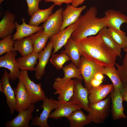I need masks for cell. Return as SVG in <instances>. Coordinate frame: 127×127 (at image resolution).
Returning <instances> with one entry per match:
<instances>
[{
  "mask_svg": "<svg viewBox=\"0 0 127 127\" xmlns=\"http://www.w3.org/2000/svg\"><path fill=\"white\" fill-rule=\"evenodd\" d=\"M102 73L107 76L112 81L116 91L121 92L124 86L115 67H104Z\"/></svg>",
  "mask_w": 127,
  "mask_h": 127,
  "instance_id": "f1b7e54d",
  "label": "cell"
},
{
  "mask_svg": "<svg viewBox=\"0 0 127 127\" xmlns=\"http://www.w3.org/2000/svg\"><path fill=\"white\" fill-rule=\"evenodd\" d=\"M108 30L111 37L119 47L123 49L127 47V36L126 33L111 27L108 28Z\"/></svg>",
  "mask_w": 127,
  "mask_h": 127,
  "instance_id": "4dcf8cb0",
  "label": "cell"
},
{
  "mask_svg": "<svg viewBox=\"0 0 127 127\" xmlns=\"http://www.w3.org/2000/svg\"><path fill=\"white\" fill-rule=\"evenodd\" d=\"M97 10L91 7L83 15H80L75 23L74 30L71 35L74 40L82 39L98 33L103 28L107 27L105 23V16H97Z\"/></svg>",
  "mask_w": 127,
  "mask_h": 127,
  "instance_id": "7a4b0ae2",
  "label": "cell"
},
{
  "mask_svg": "<svg viewBox=\"0 0 127 127\" xmlns=\"http://www.w3.org/2000/svg\"><path fill=\"white\" fill-rule=\"evenodd\" d=\"M52 4L48 8L44 9H40L31 16L29 22V24L31 25L38 26L40 24L45 22L52 14L55 6Z\"/></svg>",
  "mask_w": 127,
  "mask_h": 127,
  "instance_id": "83f0119b",
  "label": "cell"
},
{
  "mask_svg": "<svg viewBox=\"0 0 127 127\" xmlns=\"http://www.w3.org/2000/svg\"><path fill=\"white\" fill-rule=\"evenodd\" d=\"M114 89L112 83L92 87L88 90V98L90 103H94L103 100Z\"/></svg>",
  "mask_w": 127,
  "mask_h": 127,
  "instance_id": "d6986e66",
  "label": "cell"
},
{
  "mask_svg": "<svg viewBox=\"0 0 127 127\" xmlns=\"http://www.w3.org/2000/svg\"><path fill=\"white\" fill-rule=\"evenodd\" d=\"M102 81L98 80L93 78L90 82L91 88L92 87H97L100 85Z\"/></svg>",
  "mask_w": 127,
  "mask_h": 127,
  "instance_id": "74e56055",
  "label": "cell"
},
{
  "mask_svg": "<svg viewBox=\"0 0 127 127\" xmlns=\"http://www.w3.org/2000/svg\"><path fill=\"white\" fill-rule=\"evenodd\" d=\"M38 59V54L33 52L27 56L20 57L16 60L21 70L32 71H34Z\"/></svg>",
  "mask_w": 127,
  "mask_h": 127,
  "instance_id": "4316f807",
  "label": "cell"
},
{
  "mask_svg": "<svg viewBox=\"0 0 127 127\" xmlns=\"http://www.w3.org/2000/svg\"><path fill=\"white\" fill-rule=\"evenodd\" d=\"M121 92L123 101L127 102V85L124 87Z\"/></svg>",
  "mask_w": 127,
  "mask_h": 127,
  "instance_id": "f35d334b",
  "label": "cell"
},
{
  "mask_svg": "<svg viewBox=\"0 0 127 127\" xmlns=\"http://www.w3.org/2000/svg\"><path fill=\"white\" fill-rule=\"evenodd\" d=\"M22 20V23L21 24H19L17 21L15 22L16 31L12 36L14 41L29 36L43 29L42 26H34L27 24L24 17Z\"/></svg>",
  "mask_w": 127,
  "mask_h": 127,
  "instance_id": "ffe728a7",
  "label": "cell"
},
{
  "mask_svg": "<svg viewBox=\"0 0 127 127\" xmlns=\"http://www.w3.org/2000/svg\"><path fill=\"white\" fill-rule=\"evenodd\" d=\"M64 46L65 49L61 53L67 55L72 62L79 68L82 56L75 41L71 37Z\"/></svg>",
  "mask_w": 127,
  "mask_h": 127,
  "instance_id": "603a6c76",
  "label": "cell"
},
{
  "mask_svg": "<svg viewBox=\"0 0 127 127\" xmlns=\"http://www.w3.org/2000/svg\"><path fill=\"white\" fill-rule=\"evenodd\" d=\"M62 69L64 73V79L68 80L74 78L83 80V78L79 68L71 62L63 67Z\"/></svg>",
  "mask_w": 127,
  "mask_h": 127,
  "instance_id": "1f68e13d",
  "label": "cell"
},
{
  "mask_svg": "<svg viewBox=\"0 0 127 127\" xmlns=\"http://www.w3.org/2000/svg\"><path fill=\"white\" fill-rule=\"evenodd\" d=\"M81 109L74 111L67 118L70 127H83L91 122L87 115L85 114Z\"/></svg>",
  "mask_w": 127,
  "mask_h": 127,
  "instance_id": "cb8c5ba5",
  "label": "cell"
},
{
  "mask_svg": "<svg viewBox=\"0 0 127 127\" xmlns=\"http://www.w3.org/2000/svg\"><path fill=\"white\" fill-rule=\"evenodd\" d=\"M52 47V43L50 41L45 48L38 54L39 62L34 71L37 79H40L45 73V68L51 56Z\"/></svg>",
  "mask_w": 127,
  "mask_h": 127,
  "instance_id": "5bb4252c",
  "label": "cell"
},
{
  "mask_svg": "<svg viewBox=\"0 0 127 127\" xmlns=\"http://www.w3.org/2000/svg\"><path fill=\"white\" fill-rule=\"evenodd\" d=\"M18 79L24 83L26 90L33 103L43 101L47 97L40 83H36L29 78L28 71L21 70Z\"/></svg>",
  "mask_w": 127,
  "mask_h": 127,
  "instance_id": "277c9868",
  "label": "cell"
},
{
  "mask_svg": "<svg viewBox=\"0 0 127 127\" xmlns=\"http://www.w3.org/2000/svg\"><path fill=\"white\" fill-rule=\"evenodd\" d=\"M43 101L41 107L43 108V110L39 116L36 115L33 118L31 124L41 127H49L47 121L51 112L65 102L47 97Z\"/></svg>",
  "mask_w": 127,
  "mask_h": 127,
  "instance_id": "8992f818",
  "label": "cell"
},
{
  "mask_svg": "<svg viewBox=\"0 0 127 127\" xmlns=\"http://www.w3.org/2000/svg\"><path fill=\"white\" fill-rule=\"evenodd\" d=\"M99 33L101 35L104 44L108 49L118 56L121 58V49L114 41L109 33L108 28L105 27L103 28Z\"/></svg>",
  "mask_w": 127,
  "mask_h": 127,
  "instance_id": "f546056e",
  "label": "cell"
},
{
  "mask_svg": "<svg viewBox=\"0 0 127 127\" xmlns=\"http://www.w3.org/2000/svg\"><path fill=\"white\" fill-rule=\"evenodd\" d=\"M104 67L99 64L93 60L82 56L79 68L85 84L88 90L91 88L90 82L97 73H102Z\"/></svg>",
  "mask_w": 127,
  "mask_h": 127,
  "instance_id": "5b68a950",
  "label": "cell"
},
{
  "mask_svg": "<svg viewBox=\"0 0 127 127\" xmlns=\"http://www.w3.org/2000/svg\"><path fill=\"white\" fill-rule=\"evenodd\" d=\"M70 60L71 59L67 55L62 53L58 54H52L50 59V62L57 70L63 69L64 64Z\"/></svg>",
  "mask_w": 127,
  "mask_h": 127,
  "instance_id": "d6a6232c",
  "label": "cell"
},
{
  "mask_svg": "<svg viewBox=\"0 0 127 127\" xmlns=\"http://www.w3.org/2000/svg\"><path fill=\"white\" fill-rule=\"evenodd\" d=\"M74 26V23L70 25L66 28L60 30L50 38V41L52 43V49H54L52 54L58 52L66 44L71 36Z\"/></svg>",
  "mask_w": 127,
  "mask_h": 127,
  "instance_id": "4fadbf2b",
  "label": "cell"
},
{
  "mask_svg": "<svg viewBox=\"0 0 127 127\" xmlns=\"http://www.w3.org/2000/svg\"><path fill=\"white\" fill-rule=\"evenodd\" d=\"M103 75L101 73H98L95 74L94 78L98 80L103 81L104 78Z\"/></svg>",
  "mask_w": 127,
  "mask_h": 127,
  "instance_id": "60d3db41",
  "label": "cell"
},
{
  "mask_svg": "<svg viewBox=\"0 0 127 127\" xmlns=\"http://www.w3.org/2000/svg\"><path fill=\"white\" fill-rule=\"evenodd\" d=\"M63 9L57 10L49 17L42 26L44 32L50 38L60 31L63 23L62 13Z\"/></svg>",
  "mask_w": 127,
  "mask_h": 127,
  "instance_id": "8fae6325",
  "label": "cell"
},
{
  "mask_svg": "<svg viewBox=\"0 0 127 127\" xmlns=\"http://www.w3.org/2000/svg\"><path fill=\"white\" fill-rule=\"evenodd\" d=\"M74 85L72 95L68 101L80 106L87 112L90 110L88 104L90 103L88 98V90L82 84V80L75 78Z\"/></svg>",
  "mask_w": 127,
  "mask_h": 127,
  "instance_id": "ba28073f",
  "label": "cell"
},
{
  "mask_svg": "<svg viewBox=\"0 0 127 127\" xmlns=\"http://www.w3.org/2000/svg\"><path fill=\"white\" fill-rule=\"evenodd\" d=\"M35 104L33 103L28 109L19 112L18 115L11 120L7 121L6 127H29L30 121L33 118L32 114L35 108Z\"/></svg>",
  "mask_w": 127,
  "mask_h": 127,
  "instance_id": "e0dca14e",
  "label": "cell"
},
{
  "mask_svg": "<svg viewBox=\"0 0 127 127\" xmlns=\"http://www.w3.org/2000/svg\"><path fill=\"white\" fill-rule=\"evenodd\" d=\"M111 100L109 95L100 101L89 103L88 106L90 110L87 115L91 122L98 124L104 123L110 112Z\"/></svg>",
  "mask_w": 127,
  "mask_h": 127,
  "instance_id": "3957f363",
  "label": "cell"
},
{
  "mask_svg": "<svg viewBox=\"0 0 127 127\" xmlns=\"http://www.w3.org/2000/svg\"><path fill=\"white\" fill-rule=\"evenodd\" d=\"M77 104L71 103L69 101L65 102L51 113L49 118L58 119L63 117L67 118L74 111L82 109Z\"/></svg>",
  "mask_w": 127,
  "mask_h": 127,
  "instance_id": "7402d4cb",
  "label": "cell"
},
{
  "mask_svg": "<svg viewBox=\"0 0 127 127\" xmlns=\"http://www.w3.org/2000/svg\"><path fill=\"white\" fill-rule=\"evenodd\" d=\"M115 65L124 86L127 85V53H126L122 65L115 63Z\"/></svg>",
  "mask_w": 127,
  "mask_h": 127,
  "instance_id": "e575fe53",
  "label": "cell"
},
{
  "mask_svg": "<svg viewBox=\"0 0 127 127\" xmlns=\"http://www.w3.org/2000/svg\"><path fill=\"white\" fill-rule=\"evenodd\" d=\"M86 7V6L85 5L77 8L71 5H67L62 13L63 21L60 30L75 23Z\"/></svg>",
  "mask_w": 127,
  "mask_h": 127,
  "instance_id": "9a60e30c",
  "label": "cell"
},
{
  "mask_svg": "<svg viewBox=\"0 0 127 127\" xmlns=\"http://www.w3.org/2000/svg\"><path fill=\"white\" fill-rule=\"evenodd\" d=\"M45 3L49 2H52L54 3L55 5H58L61 6L62 4L63 3H66L67 5L69 4L72 3V0H44Z\"/></svg>",
  "mask_w": 127,
  "mask_h": 127,
  "instance_id": "8d00e7d4",
  "label": "cell"
},
{
  "mask_svg": "<svg viewBox=\"0 0 127 127\" xmlns=\"http://www.w3.org/2000/svg\"><path fill=\"white\" fill-rule=\"evenodd\" d=\"M14 42L11 35H8L0 40V55L13 50Z\"/></svg>",
  "mask_w": 127,
  "mask_h": 127,
  "instance_id": "836d02e7",
  "label": "cell"
},
{
  "mask_svg": "<svg viewBox=\"0 0 127 127\" xmlns=\"http://www.w3.org/2000/svg\"><path fill=\"white\" fill-rule=\"evenodd\" d=\"M17 52L14 50L6 53L0 57V67L6 68L10 71L8 74L9 80L15 81L17 79L20 71L16 57Z\"/></svg>",
  "mask_w": 127,
  "mask_h": 127,
  "instance_id": "9c48e42d",
  "label": "cell"
},
{
  "mask_svg": "<svg viewBox=\"0 0 127 127\" xmlns=\"http://www.w3.org/2000/svg\"><path fill=\"white\" fill-rule=\"evenodd\" d=\"M14 90L16 99L15 111L19 113L29 108L33 103L23 82L19 80L17 86Z\"/></svg>",
  "mask_w": 127,
  "mask_h": 127,
  "instance_id": "30bf717a",
  "label": "cell"
},
{
  "mask_svg": "<svg viewBox=\"0 0 127 127\" xmlns=\"http://www.w3.org/2000/svg\"><path fill=\"white\" fill-rule=\"evenodd\" d=\"M4 0H0V4H1L2 2Z\"/></svg>",
  "mask_w": 127,
  "mask_h": 127,
  "instance_id": "7bdbcfd3",
  "label": "cell"
},
{
  "mask_svg": "<svg viewBox=\"0 0 127 127\" xmlns=\"http://www.w3.org/2000/svg\"><path fill=\"white\" fill-rule=\"evenodd\" d=\"M105 23L107 27H111L121 30V25L127 24V16L120 11L113 9L107 10L105 12Z\"/></svg>",
  "mask_w": 127,
  "mask_h": 127,
  "instance_id": "ac0fdd59",
  "label": "cell"
},
{
  "mask_svg": "<svg viewBox=\"0 0 127 127\" xmlns=\"http://www.w3.org/2000/svg\"><path fill=\"white\" fill-rule=\"evenodd\" d=\"M123 51L125 52L126 53H127V47L123 49Z\"/></svg>",
  "mask_w": 127,
  "mask_h": 127,
  "instance_id": "b9f144b4",
  "label": "cell"
},
{
  "mask_svg": "<svg viewBox=\"0 0 127 127\" xmlns=\"http://www.w3.org/2000/svg\"><path fill=\"white\" fill-rule=\"evenodd\" d=\"M75 41L82 56L104 67H115L118 56L105 45L99 33Z\"/></svg>",
  "mask_w": 127,
  "mask_h": 127,
  "instance_id": "6da1fadb",
  "label": "cell"
},
{
  "mask_svg": "<svg viewBox=\"0 0 127 127\" xmlns=\"http://www.w3.org/2000/svg\"><path fill=\"white\" fill-rule=\"evenodd\" d=\"M44 0H26L27 2V12L31 16L37 11L40 9L39 7L40 2Z\"/></svg>",
  "mask_w": 127,
  "mask_h": 127,
  "instance_id": "d590c367",
  "label": "cell"
},
{
  "mask_svg": "<svg viewBox=\"0 0 127 127\" xmlns=\"http://www.w3.org/2000/svg\"><path fill=\"white\" fill-rule=\"evenodd\" d=\"M15 16L8 11H6L0 22V38L3 39L11 35L16 28Z\"/></svg>",
  "mask_w": 127,
  "mask_h": 127,
  "instance_id": "44dd1931",
  "label": "cell"
},
{
  "mask_svg": "<svg viewBox=\"0 0 127 127\" xmlns=\"http://www.w3.org/2000/svg\"><path fill=\"white\" fill-rule=\"evenodd\" d=\"M86 0H72L71 5L73 6L77 7L81 4Z\"/></svg>",
  "mask_w": 127,
  "mask_h": 127,
  "instance_id": "ab89813d",
  "label": "cell"
},
{
  "mask_svg": "<svg viewBox=\"0 0 127 127\" xmlns=\"http://www.w3.org/2000/svg\"><path fill=\"white\" fill-rule=\"evenodd\" d=\"M32 41L34 52L38 54L46 47L49 37L42 29L37 33L29 36Z\"/></svg>",
  "mask_w": 127,
  "mask_h": 127,
  "instance_id": "484cf974",
  "label": "cell"
},
{
  "mask_svg": "<svg viewBox=\"0 0 127 127\" xmlns=\"http://www.w3.org/2000/svg\"><path fill=\"white\" fill-rule=\"evenodd\" d=\"M74 85V79L66 80L60 77L55 79L53 87L55 91L54 94L58 95V100L68 101L72 95Z\"/></svg>",
  "mask_w": 127,
  "mask_h": 127,
  "instance_id": "52a82bcc",
  "label": "cell"
},
{
  "mask_svg": "<svg viewBox=\"0 0 127 127\" xmlns=\"http://www.w3.org/2000/svg\"><path fill=\"white\" fill-rule=\"evenodd\" d=\"M13 50L18 52L22 56H27L33 52V43L30 37L15 41Z\"/></svg>",
  "mask_w": 127,
  "mask_h": 127,
  "instance_id": "d4e9b609",
  "label": "cell"
},
{
  "mask_svg": "<svg viewBox=\"0 0 127 127\" xmlns=\"http://www.w3.org/2000/svg\"><path fill=\"white\" fill-rule=\"evenodd\" d=\"M110 95L112 103L111 111L112 119L115 121L122 118H126L127 116L123 112L124 109L121 92L114 89Z\"/></svg>",
  "mask_w": 127,
  "mask_h": 127,
  "instance_id": "2e32d148",
  "label": "cell"
},
{
  "mask_svg": "<svg viewBox=\"0 0 127 127\" xmlns=\"http://www.w3.org/2000/svg\"><path fill=\"white\" fill-rule=\"evenodd\" d=\"M8 73L5 69L0 80V91L5 96L6 103L11 114L15 111L16 99L14 89L10 84Z\"/></svg>",
  "mask_w": 127,
  "mask_h": 127,
  "instance_id": "7c38bea8",
  "label": "cell"
}]
</instances>
